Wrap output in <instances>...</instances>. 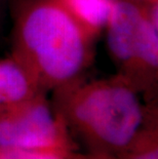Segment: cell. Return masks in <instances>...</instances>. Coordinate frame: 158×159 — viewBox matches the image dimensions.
<instances>
[{
    "label": "cell",
    "instance_id": "4",
    "mask_svg": "<svg viewBox=\"0 0 158 159\" xmlns=\"http://www.w3.org/2000/svg\"><path fill=\"white\" fill-rule=\"evenodd\" d=\"M144 16L141 0H115L113 11L105 29L109 55L117 74L127 82L136 57Z\"/></svg>",
    "mask_w": 158,
    "mask_h": 159
},
{
    "label": "cell",
    "instance_id": "1",
    "mask_svg": "<svg viewBox=\"0 0 158 159\" xmlns=\"http://www.w3.org/2000/svg\"><path fill=\"white\" fill-rule=\"evenodd\" d=\"M95 42L58 0H27L16 16L11 55L52 91L83 75Z\"/></svg>",
    "mask_w": 158,
    "mask_h": 159
},
{
    "label": "cell",
    "instance_id": "7",
    "mask_svg": "<svg viewBox=\"0 0 158 159\" xmlns=\"http://www.w3.org/2000/svg\"><path fill=\"white\" fill-rule=\"evenodd\" d=\"M86 33L97 39L105 32L115 0H58Z\"/></svg>",
    "mask_w": 158,
    "mask_h": 159
},
{
    "label": "cell",
    "instance_id": "5",
    "mask_svg": "<svg viewBox=\"0 0 158 159\" xmlns=\"http://www.w3.org/2000/svg\"><path fill=\"white\" fill-rule=\"evenodd\" d=\"M144 16L129 83L148 102L156 101L158 81V0L143 1Z\"/></svg>",
    "mask_w": 158,
    "mask_h": 159
},
{
    "label": "cell",
    "instance_id": "10",
    "mask_svg": "<svg viewBox=\"0 0 158 159\" xmlns=\"http://www.w3.org/2000/svg\"><path fill=\"white\" fill-rule=\"evenodd\" d=\"M69 159H120L116 155L107 154V153H101V152H90L86 154H79L77 152H74L72 156Z\"/></svg>",
    "mask_w": 158,
    "mask_h": 159
},
{
    "label": "cell",
    "instance_id": "11",
    "mask_svg": "<svg viewBox=\"0 0 158 159\" xmlns=\"http://www.w3.org/2000/svg\"><path fill=\"white\" fill-rule=\"evenodd\" d=\"M5 4H6V0H0V16L2 15L3 9L5 7Z\"/></svg>",
    "mask_w": 158,
    "mask_h": 159
},
{
    "label": "cell",
    "instance_id": "6",
    "mask_svg": "<svg viewBox=\"0 0 158 159\" xmlns=\"http://www.w3.org/2000/svg\"><path fill=\"white\" fill-rule=\"evenodd\" d=\"M42 89L36 77L15 56L0 57V109L23 102Z\"/></svg>",
    "mask_w": 158,
    "mask_h": 159
},
{
    "label": "cell",
    "instance_id": "2",
    "mask_svg": "<svg viewBox=\"0 0 158 159\" xmlns=\"http://www.w3.org/2000/svg\"><path fill=\"white\" fill-rule=\"evenodd\" d=\"M52 93L56 113L90 152L118 156L145 117L146 105L119 74L95 80L81 76Z\"/></svg>",
    "mask_w": 158,
    "mask_h": 159
},
{
    "label": "cell",
    "instance_id": "8",
    "mask_svg": "<svg viewBox=\"0 0 158 159\" xmlns=\"http://www.w3.org/2000/svg\"><path fill=\"white\" fill-rule=\"evenodd\" d=\"M157 119L156 101L148 102L143 122L127 146L118 155L120 159H158Z\"/></svg>",
    "mask_w": 158,
    "mask_h": 159
},
{
    "label": "cell",
    "instance_id": "9",
    "mask_svg": "<svg viewBox=\"0 0 158 159\" xmlns=\"http://www.w3.org/2000/svg\"><path fill=\"white\" fill-rule=\"evenodd\" d=\"M70 157L56 151L0 147V159H69Z\"/></svg>",
    "mask_w": 158,
    "mask_h": 159
},
{
    "label": "cell",
    "instance_id": "3",
    "mask_svg": "<svg viewBox=\"0 0 158 159\" xmlns=\"http://www.w3.org/2000/svg\"><path fill=\"white\" fill-rule=\"evenodd\" d=\"M46 93L0 109V147L56 151L68 156L76 152L72 136Z\"/></svg>",
    "mask_w": 158,
    "mask_h": 159
}]
</instances>
